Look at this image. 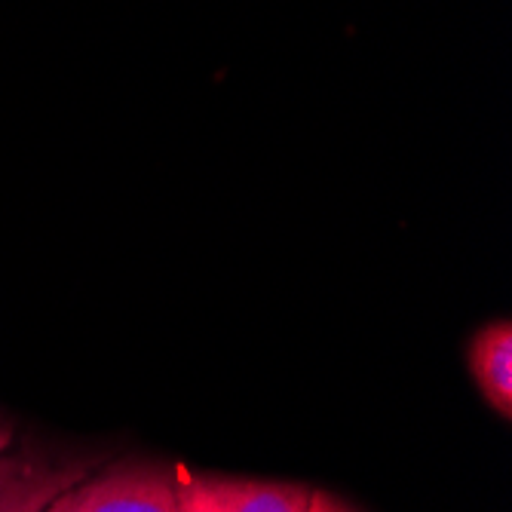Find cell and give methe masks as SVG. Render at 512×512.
<instances>
[{
  "label": "cell",
  "instance_id": "cell-4",
  "mask_svg": "<svg viewBox=\"0 0 512 512\" xmlns=\"http://www.w3.org/2000/svg\"><path fill=\"white\" fill-rule=\"evenodd\" d=\"M467 368L485 399V405L512 417V325L509 319H491L467 344Z\"/></svg>",
  "mask_w": 512,
  "mask_h": 512
},
{
  "label": "cell",
  "instance_id": "cell-1",
  "mask_svg": "<svg viewBox=\"0 0 512 512\" xmlns=\"http://www.w3.org/2000/svg\"><path fill=\"white\" fill-rule=\"evenodd\" d=\"M43 512H181L175 463L114 460L65 488Z\"/></svg>",
  "mask_w": 512,
  "mask_h": 512
},
{
  "label": "cell",
  "instance_id": "cell-6",
  "mask_svg": "<svg viewBox=\"0 0 512 512\" xmlns=\"http://www.w3.org/2000/svg\"><path fill=\"white\" fill-rule=\"evenodd\" d=\"M13 442H16V427L7 414H0V451L13 448Z\"/></svg>",
  "mask_w": 512,
  "mask_h": 512
},
{
  "label": "cell",
  "instance_id": "cell-5",
  "mask_svg": "<svg viewBox=\"0 0 512 512\" xmlns=\"http://www.w3.org/2000/svg\"><path fill=\"white\" fill-rule=\"evenodd\" d=\"M304 512H362L356 503H350L347 497L335 494V491H325V488H313L310 500L304 506Z\"/></svg>",
  "mask_w": 512,
  "mask_h": 512
},
{
  "label": "cell",
  "instance_id": "cell-3",
  "mask_svg": "<svg viewBox=\"0 0 512 512\" xmlns=\"http://www.w3.org/2000/svg\"><path fill=\"white\" fill-rule=\"evenodd\" d=\"M310 485L283 479H246L191 470L175 463V497L181 512H304Z\"/></svg>",
  "mask_w": 512,
  "mask_h": 512
},
{
  "label": "cell",
  "instance_id": "cell-2",
  "mask_svg": "<svg viewBox=\"0 0 512 512\" xmlns=\"http://www.w3.org/2000/svg\"><path fill=\"white\" fill-rule=\"evenodd\" d=\"M102 463L99 454L59 451L37 442L0 451V512H43Z\"/></svg>",
  "mask_w": 512,
  "mask_h": 512
}]
</instances>
